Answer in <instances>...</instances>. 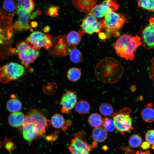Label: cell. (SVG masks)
I'll list each match as a JSON object with an SVG mask.
<instances>
[{
  "instance_id": "obj_23",
  "label": "cell",
  "mask_w": 154,
  "mask_h": 154,
  "mask_svg": "<svg viewBox=\"0 0 154 154\" xmlns=\"http://www.w3.org/2000/svg\"><path fill=\"white\" fill-rule=\"evenodd\" d=\"M76 111L78 114H85L89 112L90 106L89 103L86 100H80L78 102L75 106Z\"/></svg>"
},
{
  "instance_id": "obj_7",
  "label": "cell",
  "mask_w": 154,
  "mask_h": 154,
  "mask_svg": "<svg viewBox=\"0 0 154 154\" xmlns=\"http://www.w3.org/2000/svg\"><path fill=\"white\" fill-rule=\"evenodd\" d=\"M24 67L21 64L11 62L0 67V81L6 83L17 80L25 73Z\"/></svg>"
},
{
  "instance_id": "obj_12",
  "label": "cell",
  "mask_w": 154,
  "mask_h": 154,
  "mask_svg": "<svg viewBox=\"0 0 154 154\" xmlns=\"http://www.w3.org/2000/svg\"><path fill=\"white\" fill-rule=\"evenodd\" d=\"M149 22V25L141 30V41L146 50L154 48V23Z\"/></svg>"
},
{
  "instance_id": "obj_34",
  "label": "cell",
  "mask_w": 154,
  "mask_h": 154,
  "mask_svg": "<svg viewBox=\"0 0 154 154\" xmlns=\"http://www.w3.org/2000/svg\"><path fill=\"white\" fill-rule=\"evenodd\" d=\"M5 149L10 153L15 148V145L12 141L11 139L5 137Z\"/></svg>"
},
{
  "instance_id": "obj_30",
  "label": "cell",
  "mask_w": 154,
  "mask_h": 154,
  "mask_svg": "<svg viewBox=\"0 0 154 154\" xmlns=\"http://www.w3.org/2000/svg\"><path fill=\"white\" fill-rule=\"evenodd\" d=\"M128 142L130 147L136 148L141 146L142 140L139 135L137 134H134L130 137Z\"/></svg>"
},
{
  "instance_id": "obj_17",
  "label": "cell",
  "mask_w": 154,
  "mask_h": 154,
  "mask_svg": "<svg viewBox=\"0 0 154 154\" xmlns=\"http://www.w3.org/2000/svg\"><path fill=\"white\" fill-rule=\"evenodd\" d=\"M141 116L142 120L147 123H151L154 121V108L153 104L148 103L141 111Z\"/></svg>"
},
{
  "instance_id": "obj_38",
  "label": "cell",
  "mask_w": 154,
  "mask_h": 154,
  "mask_svg": "<svg viewBox=\"0 0 154 154\" xmlns=\"http://www.w3.org/2000/svg\"><path fill=\"white\" fill-rule=\"evenodd\" d=\"M151 20L154 23V17H152L151 18Z\"/></svg>"
},
{
  "instance_id": "obj_6",
  "label": "cell",
  "mask_w": 154,
  "mask_h": 154,
  "mask_svg": "<svg viewBox=\"0 0 154 154\" xmlns=\"http://www.w3.org/2000/svg\"><path fill=\"white\" fill-rule=\"evenodd\" d=\"M83 132L76 133L68 148L72 154H90L91 151L97 146L95 141L91 144L87 143Z\"/></svg>"
},
{
  "instance_id": "obj_19",
  "label": "cell",
  "mask_w": 154,
  "mask_h": 154,
  "mask_svg": "<svg viewBox=\"0 0 154 154\" xmlns=\"http://www.w3.org/2000/svg\"><path fill=\"white\" fill-rule=\"evenodd\" d=\"M108 131L101 127L95 128L92 131V136L94 141L97 143L102 142L107 137Z\"/></svg>"
},
{
  "instance_id": "obj_2",
  "label": "cell",
  "mask_w": 154,
  "mask_h": 154,
  "mask_svg": "<svg viewBox=\"0 0 154 154\" xmlns=\"http://www.w3.org/2000/svg\"><path fill=\"white\" fill-rule=\"evenodd\" d=\"M94 72L100 81L114 84L118 82L122 78L124 69L121 64L116 59L107 57L97 63Z\"/></svg>"
},
{
  "instance_id": "obj_36",
  "label": "cell",
  "mask_w": 154,
  "mask_h": 154,
  "mask_svg": "<svg viewBox=\"0 0 154 154\" xmlns=\"http://www.w3.org/2000/svg\"><path fill=\"white\" fill-rule=\"evenodd\" d=\"M150 144L146 141H143L141 143L140 146L142 149L145 150L150 147Z\"/></svg>"
},
{
  "instance_id": "obj_18",
  "label": "cell",
  "mask_w": 154,
  "mask_h": 154,
  "mask_svg": "<svg viewBox=\"0 0 154 154\" xmlns=\"http://www.w3.org/2000/svg\"><path fill=\"white\" fill-rule=\"evenodd\" d=\"M84 34L82 30L79 32L74 31H70L66 36V41L69 45L74 46L80 43L82 37Z\"/></svg>"
},
{
  "instance_id": "obj_27",
  "label": "cell",
  "mask_w": 154,
  "mask_h": 154,
  "mask_svg": "<svg viewBox=\"0 0 154 154\" xmlns=\"http://www.w3.org/2000/svg\"><path fill=\"white\" fill-rule=\"evenodd\" d=\"M3 7L6 11L13 15L17 12V3L14 0L4 1L3 3Z\"/></svg>"
},
{
  "instance_id": "obj_24",
  "label": "cell",
  "mask_w": 154,
  "mask_h": 154,
  "mask_svg": "<svg viewBox=\"0 0 154 154\" xmlns=\"http://www.w3.org/2000/svg\"><path fill=\"white\" fill-rule=\"evenodd\" d=\"M81 75V72L79 68L76 67H72L68 70L67 76L69 80L76 82L80 79Z\"/></svg>"
},
{
  "instance_id": "obj_1",
  "label": "cell",
  "mask_w": 154,
  "mask_h": 154,
  "mask_svg": "<svg viewBox=\"0 0 154 154\" xmlns=\"http://www.w3.org/2000/svg\"><path fill=\"white\" fill-rule=\"evenodd\" d=\"M49 121L38 110H29L22 126L24 138L31 142L42 137L49 125Z\"/></svg>"
},
{
  "instance_id": "obj_39",
  "label": "cell",
  "mask_w": 154,
  "mask_h": 154,
  "mask_svg": "<svg viewBox=\"0 0 154 154\" xmlns=\"http://www.w3.org/2000/svg\"><path fill=\"white\" fill-rule=\"evenodd\" d=\"M2 142L0 141V148H1L2 145Z\"/></svg>"
},
{
  "instance_id": "obj_5",
  "label": "cell",
  "mask_w": 154,
  "mask_h": 154,
  "mask_svg": "<svg viewBox=\"0 0 154 154\" xmlns=\"http://www.w3.org/2000/svg\"><path fill=\"white\" fill-rule=\"evenodd\" d=\"M132 112V110L130 108L125 107L119 112L114 113L112 114L115 128L122 135L134 129L133 127V120L131 115Z\"/></svg>"
},
{
  "instance_id": "obj_13",
  "label": "cell",
  "mask_w": 154,
  "mask_h": 154,
  "mask_svg": "<svg viewBox=\"0 0 154 154\" xmlns=\"http://www.w3.org/2000/svg\"><path fill=\"white\" fill-rule=\"evenodd\" d=\"M77 102V97L76 94L70 90L67 91L63 95L60 102L62 112L65 114L71 112Z\"/></svg>"
},
{
  "instance_id": "obj_21",
  "label": "cell",
  "mask_w": 154,
  "mask_h": 154,
  "mask_svg": "<svg viewBox=\"0 0 154 154\" xmlns=\"http://www.w3.org/2000/svg\"><path fill=\"white\" fill-rule=\"evenodd\" d=\"M103 120L101 116L97 113L91 114L88 119V122L90 125L94 128L101 127L102 125Z\"/></svg>"
},
{
  "instance_id": "obj_32",
  "label": "cell",
  "mask_w": 154,
  "mask_h": 154,
  "mask_svg": "<svg viewBox=\"0 0 154 154\" xmlns=\"http://www.w3.org/2000/svg\"><path fill=\"white\" fill-rule=\"evenodd\" d=\"M118 149L124 152L126 154H151L149 151L136 150L130 148L128 146H121Z\"/></svg>"
},
{
  "instance_id": "obj_11",
  "label": "cell",
  "mask_w": 154,
  "mask_h": 154,
  "mask_svg": "<svg viewBox=\"0 0 154 154\" xmlns=\"http://www.w3.org/2000/svg\"><path fill=\"white\" fill-rule=\"evenodd\" d=\"M119 5L116 1L106 0L96 5L90 13L97 19L104 17L109 13L117 10Z\"/></svg>"
},
{
  "instance_id": "obj_37",
  "label": "cell",
  "mask_w": 154,
  "mask_h": 154,
  "mask_svg": "<svg viewBox=\"0 0 154 154\" xmlns=\"http://www.w3.org/2000/svg\"><path fill=\"white\" fill-rule=\"evenodd\" d=\"M99 38L102 40H104L108 38V36L105 33L100 32L98 33Z\"/></svg>"
},
{
  "instance_id": "obj_29",
  "label": "cell",
  "mask_w": 154,
  "mask_h": 154,
  "mask_svg": "<svg viewBox=\"0 0 154 154\" xmlns=\"http://www.w3.org/2000/svg\"><path fill=\"white\" fill-rule=\"evenodd\" d=\"M138 7L154 12V0H140L138 1Z\"/></svg>"
},
{
  "instance_id": "obj_16",
  "label": "cell",
  "mask_w": 154,
  "mask_h": 154,
  "mask_svg": "<svg viewBox=\"0 0 154 154\" xmlns=\"http://www.w3.org/2000/svg\"><path fill=\"white\" fill-rule=\"evenodd\" d=\"M25 118V116L21 112H12L9 116L8 122L11 126L17 128L22 126Z\"/></svg>"
},
{
  "instance_id": "obj_10",
  "label": "cell",
  "mask_w": 154,
  "mask_h": 154,
  "mask_svg": "<svg viewBox=\"0 0 154 154\" xmlns=\"http://www.w3.org/2000/svg\"><path fill=\"white\" fill-rule=\"evenodd\" d=\"M80 27L84 33L92 35L94 33H99L104 30L103 23L90 13L83 19Z\"/></svg>"
},
{
  "instance_id": "obj_15",
  "label": "cell",
  "mask_w": 154,
  "mask_h": 154,
  "mask_svg": "<svg viewBox=\"0 0 154 154\" xmlns=\"http://www.w3.org/2000/svg\"><path fill=\"white\" fill-rule=\"evenodd\" d=\"M97 1L95 0H74L72 3L74 7L79 11L85 13L90 12L96 5Z\"/></svg>"
},
{
  "instance_id": "obj_28",
  "label": "cell",
  "mask_w": 154,
  "mask_h": 154,
  "mask_svg": "<svg viewBox=\"0 0 154 154\" xmlns=\"http://www.w3.org/2000/svg\"><path fill=\"white\" fill-rule=\"evenodd\" d=\"M99 110L101 114L104 116H108L114 113V108L110 103H104L100 106Z\"/></svg>"
},
{
  "instance_id": "obj_3",
  "label": "cell",
  "mask_w": 154,
  "mask_h": 154,
  "mask_svg": "<svg viewBox=\"0 0 154 154\" xmlns=\"http://www.w3.org/2000/svg\"><path fill=\"white\" fill-rule=\"evenodd\" d=\"M142 44L141 38L125 34L119 36L115 42L114 48L117 55L127 60L134 59L135 53Z\"/></svg>"
},
{
  "instance_id": "obj_14",
  "label": "cell",
  "mask_w": 154,
  "mask_h": 154,
  "mask_svg": "<svg viewBox=\"0 0 154 154\" xmlns=\"http://www.w3.org/2000/svg\"><path fill=\"white\" fill-rule=\"evenodd\" d=\"M17 13L18 18L13 25L14 28L18 31L29 29L30 28L29 20L31 16V13L19 9H17Z\"/></svg>"
},
{
  "instance_id": "obj_4",
  "label": "cell",
  "mask_w": 154,
  "mask_h": 154,
  "mask_svg": "<svg viewBox=\"0 0 154 154\" xmlns=\"http://www.w3.org/2000/svg\"><path fill=\"white\" fill-rule=\"evenodd\" d=\"M101 21L104 30L108 38L112 35L119 36V31L126 22V20L123 15L114 11L107 14Z\"/></svg>"
},
{
  "instance_id": "obj_20",
  "label": "cell",
  "mask_w": 154,
  "mask_h": 154,
  "mask_svg": "<svg viewBox=\"0 0 154 154\" xmlns=\"http://www.w3.org/2000/svg\"><path fill=\"white\" fill-rule=\"evenodd\" d=\"M17 9H22L31 13L34 9L35 3L32 0H20L17 1Z\"/></svg>"
},
{
  "instance_id": "obj_25",
  "label": "cell",
  "mask_w": 154,
  "mask_h": 154,
  "mask_svg": "<svg viewBox=\"0 0 154 154\" xmlns=\"http://www.w3.org/2000/svg\"><path fill=\"white\" fill-rule=\"evenodd\" d=\"M69 53L70 60L74 63H79L82 60L83 56L81 52L75 46L70 50Z\"/></svg>"
},
{
  "instance_id": "obj_35",
  "label": "cell",
  "mask_w": 154,
  "mask_h": 154,
  "mask_svg": "<svg viewBox=\"0 0 154 154\" xmlns=\"http://www.w3.org/2000/svg\"><path fill=\"white\" fill-rule=\"evenodd\" d=\"M148 74L154 86V57H153L151 60V67Z\"/></svg>"
},
{
  "instance_id": "obj_33",
  "label": "cell",
  "mask_w": 154,
  "mask_h": 154,
  "mask_svg": "<svg viewBox=\"0 0 154 154\" xmlns=\"http://www.w3.org/2000/svg\"><path fill=\"white\" fill-rule=\"evenodd\" d=\"M145 139L146 142L151 144H154V130H148L145 135Z\"/></svg>"
},
{
  "instance_id": "obj_26",
  "label": "cell",
  "mask_w": 154,
  "mask_h": 154,
  "mask_svg": "<svg viewBox=\"0 0 154 154\" xmlns=\"http://www.w3.org/2000/svg\"><path fill=\"white\" fill-rule=\"evenodd\" d=\"M51 123L54 127L59 129L64 126L65 124V120L61 115L56 114L52 117Z\"/></svg>"
},
{
  "instance_id": "obj_9",
  "label": "cell",
  "mask_w": 154,
  "mask_h": 154,
  "mask_svg": "<svg viewBox=\"0 0 154 154\" xmlns=\"http://www.w3.org/2000/svg\"><path fill=\"white\" fill-rule=\"evenodd\" d=\"M49 36L40 31L32 33L26 39V42L38 50L42 47L48 49L52 45Z\"/></svg>"
},
{
  "instance_id": "obj_8",
  "label": "cell",
  "mask_w": 154,
  "mask_h": 154,
  "mask_svg": "<svg viewBox=\"0 0 154 154\" xmlns=\"http://www.w3.org/2000/svg\"><path fill=\"white\" fill-rule=\"evenodd\" d=\"M17 52L21 64L27 68L31 64L35 61L40 54L38 50L25 41L21 42L17 44Z\"/></svg>"
},
{
  "instance_id": "obj_31",
  "label": "cell",
  "mask_w": 154,
  "mask_h": 154,
  "mask_svg": "<svg viewBox=\"0 0 154 154\" xmlns=\"http://www.w3.org/2000/svg\"><path fill=\"white\" fill-rule=\"evenodd\" d=\"M102 125L107 131L109 132L113 131L115 128L113 119L107 117H105L103 119Z\"/></svg>"
},
{
  "instance_id": "obj_40",
  "label": "cell",
  "mask_w": 154,
  "mask_h": 154,
  "mask_svg": "<svg viewBox=\"0 0 154 154\" xmlns=\"http://www.w3.org/2000/svg\"><path fill=\"white\" fill-rule=\"evenodd\" d=\"M152 148L153 149H154V144H153V145Z\"/></svg>"
},
{
  "instance_id": "obj_22",
  "label": "cell",
  "mask_w": 154,
  "mask_h": 154,
  "mask_svg": "<svg viewBox=\"0 0 154 154\" xmlns=\"http://www.w3.org/2000/svg\"><path fill=\"white\" fill-rule=\"evenodd\" d=\"M7 110L10 112H19L22 107L21 101L16 98H12L9 100L6 104Z\"/></svg>"
}]
</instances>
